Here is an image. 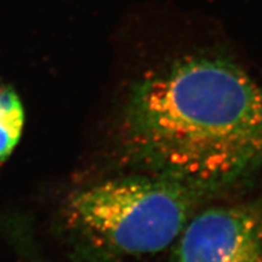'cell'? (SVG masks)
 Segmentation results:
<instances>
[{
	"instance_id": "7a4b0ae2",
	"label": "cell",
	"mask_w": 262,
	"mask_h": 262,
	"mask_svg": "<svg viewBox=\"0 0 262 262\" xmlns=\"http://www.w3.org/2000/svg\"><path fill=\"white\" fill-rule=\"evenodd\" d=\"M194 194L159 175L120 178L72 195L68 227L104 254L142 256L178 241L192 217Z\"/></svg>"
},
{
	"instance_id": "3957f363",
	"label": "cell",
	"mask_w": 262,
	"mask_h": 262,
	"mask_svg": "<svg viewBox=\"0 0 262 262\" xmlns=\"http://www.w3.org/2000/svg\"><path fill=\"white\" fill-rule=\"evenodd\" d=\"M176 262H262V208H210L189 219L178 239Z\"/></svg>"
},
{
	"instance_id": "6da1fadb",
	"label": "cell",
	"mask_w": 262,
	"mask_h": 262,
	"mask_svg": "<svg viewBox=\"0 0 262 262\" xmlns=\"http://www.w3.org/2000/svg\"><path fill=\"white\" fill-rule=\"evenodd\" d=\"M124 136L153 175L196 193L222 187L262 165V90L227 58L185 55L136 84Z\"/></svg>"
},
{
	"instance_id": "277c9868",
	"label": "cell",
	"mask_w": 262,
	"mask_h": 262,
	"mask_svg": "<svg viewBox=\"0 0 262 262\" xmlns=\"http://www.w3.org/2000/svg\"><path fill=\"white\" fill-rule=\"evenodd\" d=\"M25 124V111L11 88L0 86V160L8 158L18 143Z\"/></svg>"
}]
</instances>
